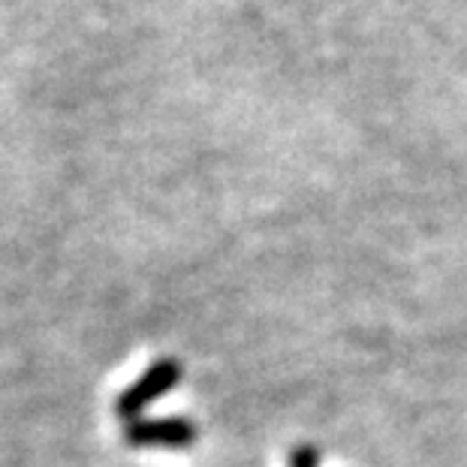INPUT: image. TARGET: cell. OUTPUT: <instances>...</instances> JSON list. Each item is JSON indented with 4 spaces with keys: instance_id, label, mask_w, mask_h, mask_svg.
Returning a JSON list of instances; mask_svg holds the SVG:
<instances>
[{
    "instance_id": "obj_1",
    "label": "cell",
    "mask_w": 467,
    "mask_h": 467,
    "mask_svg": "<svg viewBox=\"0 0 467 467\" xmlns=\"http://www.w3.org/2000/svg\"><path fill=\"white\" fill-rule=\"evenodd\" d=\"M178 380H182V365L175 359L154 362L133 386H127V389L118 395V404H115L118 420H124V422L142 420L145 407L154 404L157 399H163L166 392H172Z\"/></svg>"
},
{
    "instance_id": "obj_3",
    "label": "cell",
    "mask_w": 467,
    "mask_h": 467,
    "mask_svg": "<svg viewBox=\"0 0 467 467\" xmlns=\"http://www.w3.org/2000/svg\"><path fill=\"white\" fill-rule=\"evenodd\" d=\"M290 467H320V452H317V446H311V443L296 446L290 455Z\"/></svg>"
},
{
    "instance_id": "obj_2",
    "label": "cell",
    "mask_w": 467,
    "mask_h": 467,
    "mask_svg": "<svg viewBox=\"0 0 467 467\" xmlns=\"http://www.w3.org/2000/svg\"><path fill=\"white\" fill-rule=\"evenodd\" d=\"M124 441L130 446H169L182 450L196 441V425L191 420H136L127 422Z\"/></svg>"
}]
</instances>
